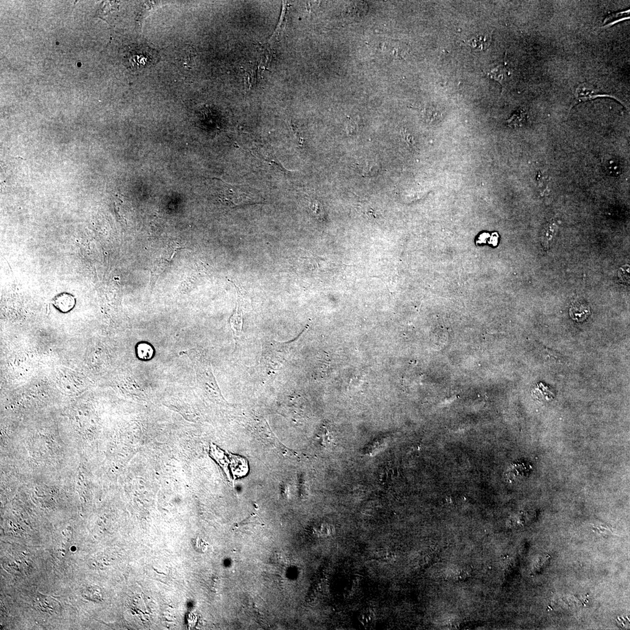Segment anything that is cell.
Segmentation results:
<instances>
[{
	"label": "cell",
	"mask_w": 630,
	"mask_h": 630,
	"mask_svg": "<svg viewBox=\"0 0 630 630\" xmlns=\"http://www.w3.org/2000/svg\"><path fill=\"white\" fill-rule=\"evenodd\" d=\"M296 340L297 339L287 342L272 340L264 343L260 364L266 370L273 373L279 370L290 358Z\"/></svg>",
	"instance_id": "6da1fadb"
},
{
	"label": "cell",
	"mask_w": 630,
	"mask_h": 630,
	"mask_svg": "<svg viewBox=\"0 0 630 630\" xmlns=\"http://www.w3.org/2000/svg\"><path fill=\"white\" fill-rule=\"evenodd\" d=\"M124 63L133 71H141L155 64L158 60L157 51L144 44L128 46L124 55Z\"/></svg>",
	"instance_id": "7a4b0ae2"
},
{
	"label": "cell",
	"mask_w": 630,
	"mask_h": 630,
	"mask_svg": "<svg viewBox=\"0 0 630 630\" xmlns=\"http://www.w3.org/2000/svg\"><path fill=\"white\" fill-rule=\"evenodd\" d=\"M218 198L222 203L231 207L260 203L256 197L249 196L245 191L238 189V187H225L219 193Z\"/></svg>",
	"instance_id": "3957f363"
},
{
	"label": "cell",
	"mask_w": 630,
	"mask_h": 630,
	"mask_svg": "<svg viewBox=\"0 0 630 630\" xmlns=\"http://www.w3.org/2000/svg\"><path fill=\"white\" fill-rule=\"evenodd\" d=\"M181 249L182 248H181L180 245L175 241H171L168 243V247H167L165 252L162 254L161 258L157 259L151 270V281L152 287L155 284L159 276L164 272L167 267L171 264L172 260L177 250Z\"/></svg>",
	"instance_id": "277c9868"
},
{
	"label": "cell",
	"mask_w": 630,
	"mask_h": 630,
	"mask_svg": "<svg viewBox=\"0 0 630 630\" xmlns=\"http://www.w3.org/2000/svg\"><path fill=\"white\" fill-rule=\"evenodd\" d=\"M236 290L237 291V302H236V308L234 313L229 319V324L234 332L235 337L236 338L241 336L243 325V295L239 288L234 284Z\"/></svg>",
	"instance_id": "5b68a950"
},
{
	"label": "cell",
	"mask_w": 630,
	"mask_h": 630,
	"mask_svg": "<svg viewBox=\"0 0 630 630\" xmlns=\"http://www.w3.org/2000/svg\"><path fill=\"white\" fill-rule=\"evenodd\" d=\"M598 92L599 90L594 89L591 87L590 88V86H587L586 85H582L578 87L576 91L575 99L574 100L573 106H572L571 109L579 103L594 100L598 98V97H612V98L618 100L617 97L612 95H606V94L598 93Z\"/></svg>",
	"instance_id": "8992f818"
},
{
	"label": "cell",
	"mask_w": 630,
	"mask_h": 630,
	"mask_svg": "<svg viewBox=\"0 0 630 630\" xmlns=\"http://www.w3.org/2000/svg\"><path fill=\"white\" fill-rule=\"evenodd\" d=\"M34 607L38 610L53 615L57 614L60 605L53 599L40 595L34 599Z\"/></svg>",
	"instance_id": "52a82bcc"
},
{
	"label": "cell",
	"mask_w": 630,
	"mask_h": 630,
	"mask_svg": "<svg viewBox=\"0 0 630 630\" xmlns=\"http://www.w3.org/2000/svg\"><path fill=\"white\" fill-rule=\"evenodd\" d=\"M53 304L55 308L62 313H67L74 308L75 305V299L72 295L62 293L59 294L53 299Z\"/></svg>",
	"instance_id": "ba28073f"
},
{
	"label": "cell",
	"mask_w": 630,
	"mask_h": 630,
	"mask_svg": "<svg viewBox=\"0 0 630 630\" xmlns=\"http://www.w3.org/2000/svg\"><path fill=\"white\" fill-rule=\"evenodd\" d=\"M492 37L491 33L478 34L469 39L468 44L476 51L486 50L490 46Z\"/></svg>",
	"instance_id": "9c48e42d"
},
{
	"label": "cell",
	"mask_w": 630,
	"mask_h": 630,
	"mask_svg": "<svg viewBox=\"0 0 630 630\" xmlns=\"http://www.w3.org/2000/svg\"><path fill=\"white\" fill-rule=\"evenodd\" d=\"M570 315L574 321L583 322L590 315V309L585 303L577 302L571 307Z\"/></svg>",
	"instance_id": "30bf717a"
},
{
	"label": "cell",
	"mask_w": 630,
	"mask_h": 630,
	"mask_svg": "<svg viewBox=\"0 0 630 630\" xmlns=\"http://www.w3.org/2000/svg\"><path fill=\"white\" fill-rule=\"evenodd\" d=\"M605 169L609 175L618 176L621 175L622 169L621 163L614 157H606L604 161Z\"/></svg>",
	"instance_id": "8fae6325"
},
{
	"label": "cell",
	"mask_w": 630,
	"mask_h": 630,
	"mask_svg": "<svg viewBox=\"0 0 630 630\" xmlns=\"http://www.w3.org/2000/svg\"><path fill=\"white\" fill-rule=\"evenodd\" d=\"M491 78L496 80L499 82L501 86H504V83L507 81L508 75V71L505 65H500L497 67L492 69L489 72Z\"/></svg>",
	"instance_id": "7c38bea8"
},
{
	"label": "cell",
	"mask_w": 630,
	"mask_h": 630,
	"mask_svg": "<svg viewBox=\"0 0 630 630\" xmlns=\"http://www.w3.org/2000/svg\"><path fill=\"white\" fill-rule=\"evenodd\" d=\"M288 7V5L287 4V3H283V10H282L279 23L278 24L277 27H276V30H275L276 31H275L274 33L273 34V36L270 38L269 41H272L275 38L279 35L281 31L283 30L285 25V23L286 22L285 18H286Z\"/></svg>",
	"instance_id": "4fadbf2b"
},
{
	"label": "cell",
	"mask_w": 630,
	"mask_h": 630,
	"mask_svg": "<svg viewBox=\"0 0 630 630\" xmlns=\"http://www.w3.org/2000/svg\"><path fill=\"white\" fill-rule=\"evenodd\" d=\"M630 10L625 12H621L618 13H613L609 15L604 20V23L607 24V26H612L616 22L622 21L623 20L629 19V18H624L625 16H628L629 14Z\"/></svg>",
	"instance_id": "5bb4252c"
},
{
	"label": "cell",
	"mask_w": 630,
	"mask_h": 630,
	"mask_svg": "<svg viewBox=\"0 0 630 630\" xmlns=\"http://www.w3.org/2000/svg\"><path fill=\"white\" fill-rule=\"evenodd\" d=\"M525 120H526V113L524 112L522 110H520L518 111L516 113H515L514 115L508 120V123L510 124L511 126H514L515 127L521 126V124L524 122Z\"/></svg>",
	"instance_id": "9a60e30c"
},
{
	"label": "cell",
	"mask_w": 630,
	"mask_h": 630,
	"mask_svg": "<svg viewBox=\"0 0 630 630\" xmlns=\"http://www.w3.org/2000/svg\"><path fill=\"white\" fill-rule=\"evenodd\" d=\"M311 208L313 213L316 215V217L319 218H323V208L319 201L316 200L312 201L311 203Z\"/></svg>",
	"instance_id": "2e32d148"
},
{
	"label": "cell",
	"mask_w": 630,
	"mask_h": 630,
	"mask_svg": "<svg viewBox=\"0 0 630 630\" xmlns=\"http://www.w3.org/2000/svg\"><path fill=\"white\" fill-rule=\"evenodd\" d=\"M380 170V167L375 163H371L366 166V168L364 170L363 175L364 176H372L377 174Z\"/></svg>",
	"instance_id": "e0dca14e"
},
{
	"label": "cell",
	"mask_w": 630,
	"mask_h": 630,
	"mask_svg": "<svg viewBox=\"0 0 630 630\" xmlns=\"http://www.w3.org/2000/svg\"><path fill=\"white\" fill-rule=\"evenodd\" d=\"M289 123H290L291 129L292 131H293L296 137L297 138L299 143L302 144L303 142H304V140H303V138H302L300 135H299L297 126H295V124L293 123L291 120L289 121Z\"/></svg>",
	"instance_id": "ac0fdd59"
},
{
	"label": "cell",
	"mask_w": 630,
	"mask_h": 630,
	"mask_svg": "<svg viewBox=\"0 0 630 630\" xmlns=\"http://www.w3.org/2000/svg\"><path fill=\"white\" fill-rule=\"evenodd\" d=\"M548 182L549 180L546 179V177H542V178L539 181V185L540 186L541 189H542V190L544 191V192L545 191L547 190L546 189H547L549 187Z\"/></svg>",
	"instance_id": "d6986e66"
}]
</instances>
